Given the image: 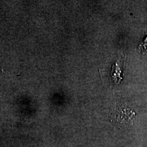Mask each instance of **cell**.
<instances>
[{"instance_id":"obj_1","label":"cell","mask_w":147,"mask_h":147,"mask_svg":"<svg viewBox=\"0 0 147 147\" xmlns=\"http://www.w3.org/2000/svg\"><path fill=\"white\" fill-rule=\"evenodd\" d=\"M121 68L118 63L116 62L115 64H113L112 66L111 76H112V78L113 79L115 82L117 84H119L121 80L123 79V78L121 77Z\"/></svg>"},{"instance_id":"obj_2","label":"cell","mask_w":147,"mask_h":147,"mask_svg":"<svg viewBox=\"0 0 147 147\" xmlns=\"http://www.w3.org/2000/svg\"><path fill=\"white\" fill-rule=\"evenodd\" d=\"M144 42H147V37H146V39L144 40Z\"/></svg>"}]
</instances>
